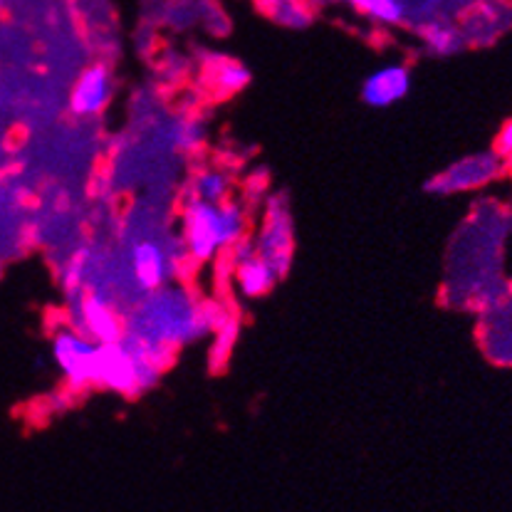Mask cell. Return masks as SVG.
<instances>
[{
    "instance_id": "cell-1",
    "label": "cell",
    "mask_w": 512,
    "mask_h": 512,
    "mask_svg": "<svg viewBox=\"0 0 512 512\" xmlns=\"http://www.w3.org/2000/svg\"><path fill=\"white\" fill-rule=\"evenodd\" d=\"M223 310L198 300L184 287H161L149 292L144 302L124 322V332L137 334L174 352L176 347L208 337L221 320Z\"/></svg>"
},
{
    "instance_id": "cell-2",
    "label": "cell",
    "mask_w": 512,
    "mask_h": 512,
    "mask_svg": "<svg viewBox=\"0 0 512 512\" xmlns=\"http://www.w3.org/2000/svg\"><path fill=\"white\" fill-rule=\"evenodd\" d=\"M248 213L243 203L228 201L206 203L186 198L181 206V245L193 265L216 263L223 253L245 238Z\"/></svg>"
},
{
    "instance_id": "cell-3",
    "label": "cell",
    "mask_w": 512,
    "mask_h": 512,
    "mask_svg": "<svg viewBox=\"0 0 512 512\" xmlns=\"http://www.w3.org/2000/svg\"><path fill=\"white\" fill-rule=\"evenodd\" d=\"M52 359L72 391L102 384V344L77 327H62L52 334Z\"/></svg>"
},
{
    "instance_id": "cell-4",
    "label": "cell",
    "mask_w": 512,
    "mask_h": 512,
    "mask_svg": "<svg viewBox=\"0 0 512 512\" xmlns=\"http://www.w3.org/2000/svg\"><path fill=\"white\" fill-rule=\"evenodd\" d=\"M102 384L104 389L122 396H139L149 391L159 381L164 369L151 362L146 354L129 347L124 339L112 344H102Z\"/></svg>"
},
{
    "instance_id": "cell-5",
    "label": "cell",
    "mask_w": 512,
    "mask_h": 512,
    "mask_svg": "<svg viewBox=\"0 0 512 512\" xmlns=\"http://www.w3.org/2000/svg\"><path fill=\"white\" fill-rule=\"evenodd\" d=\"M181 258H188L184 245H166L161 240H137L129 250V268L141 292H156L179 275Z\"/></svg>"
},
{
    "instance_id": "cell-6",
    "label": "cell",
    "mask_w": 512,
    "mask_h": 512,
    "mask_svg": "<svg viewBox=\"0 0 512 512\" xmlns=\"http://www.w3.org/2000/svg\"><path fill=\"white\" fill-rule=\"evenodd\" d=\"M231 273L235 290L245 300H258V297L268 295L275 282L280 280V273L273 268V263L263 258L255 243L245 238L231 248Z\"/></svg>"
},
{
    "instance_id": "cell-7",
    "label": "cell",
    "mask_w": 512,
    "mask_h": 512,
    "mask_svg": "<svg viewBox=\"0 0 512 512\" xmlns=\"http://www.w3.org/2000/svg\"><path fill=\"white\" fill-rule=\"evenodd\" d=\"M114 94V75L104 62H94L77 75L70 90V112L75 117H99L109 107Z\"/></svg>"
},
{
    "instance_id": "cell-8",
    "label": "cell",
    "mask_w": 512,
    "mask_h": 512,
    "mask_svg": "<svg viewBox=\"0 0 512 512\" xmlns=\"http://www.w3.org/2000/svg\"><path fill=\"white\" fill-rule=\"evenodd\" d=\"M75 305L77 329L80 332H85L97 344H112L122 339L124 320L114 310L112 302L104 300L97 292H90V295L77 297Z\"/></svg>"
},
{
    "instance_id": "cell-9",
    "label": "cell",
    "mask_w": 512,
    "mask_h": 512,
    "mask_svg": "<svg viewBox=\"0 0 512 512\" xmlns=\"http://www.w3.org/2000/svg\"><path fill=\"white\" fill-rule=\"evenodd\" d=\"M411 85H414V77L409 67L404 62H389L362 82V99L374 109L394 107L396 102L409 97Z\"/></svg>"
},
{
    "instance_id": "cell-10",
    "label": "cell",
    "mask_w": 512,
    "mask_h": 512,
    "mask_svg": "<svg viewBox=\"0 0 512 512\" xmlns=\"http://www.w3.org/2000/svg\"><path fill=\"white\" fill-rule=\"evenodd\" d=\"M255 248H258V253L263 258H268L273 263V268L280 275L287 273V265H290L292 258V226L285 206L270 203L268 211H265L263 228H260Z\"/></svg>"
},
{
    "instance_id": "cell-11",
    "label": "cell",
    "mask_w": 512,
    "mask_h": 512,
    "mask_svg": "<svg viewBox=\"0 0 512 512\" xmlns=\"http://www.w3.org/2000/svg\"><path fill=\"white\" fill-rule=\"evenodd\" d=\"M503 169H505V159L498 154V151L468 156V159L458 161L453 169H448L446 174L441 176L438 191L453 193V191H466V188L483 186L488 184V181H493L495 176L503 174Z\"/></svg>"
},
{
    "instance_id": "cell-12",
    "label": "cell",
    "mask_w": 512,
    "mask_h": 512,
    "mask_svg": "<svg viewBox=\"0 0 512 512\" xmlns=\"http://www.w3.org/2000/svg\"><path fill=\"white\" fill-rule=\"evenodd\" d=\"M421 43L431 52L433 57H451L456 52L463 50L466 43V35L461 28L446 23V20H438V23H428L421 28Z\"/></svg>"
},
{
    "instance_id": "cell-13",
    "label": "cell",
    "mask_w": 512,
    "mask_h": 512,
    "mask_svg": "<svg viewBox=\"0 0 512 512\" xmlns=\"http://www.w3.org/2000/svg\"><path fill=\"white\" fill-rule=\"evenodd\" d=\"M233 193V179L223 169H201L191 181V198L206 203H223Z\"/></svg>"
},
{
    "instance_id": "cell-14",
    "label": "cell",
    "mask_w": 512,
    "mask_h": 512,
    "mask_svg": "<svg viewBox=\"0 0 512 512\" xmlns=\"http://www.w3.org/2000/svg\"><path fill=\"white\" fill-rule=\"evenodd\" d=\"M342 3L357 10L359 15H364L372 23L384 25V28L401 25L406 18L404 0H342Z\"/></svg>"
},
{
    "instance_id": "cell-15",
    "label": "cell",
    "mask_w": 512,
    "mask_h": 512,
    "mask_svg": "<svg viewBox=\"0 0 512 512\" xmlns=\"http://www.w3.org/2000/svg\"><path fill=\"white\" fill-rule=\"evenodd\" d=\"M250 82V70L238 60H218L213 67V87L221 94H235L245 90Z\"/></svg>"
},
{
    "instance_id": "cell-16",
    "label": "cell",
    "mask_w": 512,
    "mask_h": 512,
    "mask_svg": "<svg viewBox=\"0 0 512 512\" xmlns=\"http://www.w3.org/2000/svg\"><path fill=\"white\" fill-rule=\"evenodd\" d=\"M87 258H90V250L82 248L77 250L70 258V263L65 265V273H62V287L70 295V300H77L82 297V287H85V273H87Z\"/></svg>"
},
{
    "instance_id": "cell-17",
    "label": "cell",
    "mask_w": 512,
    "mask_h": 512,
    "mask_svg": "<svg viewBox=\"0 0 512 512\" xmlns=\"http://www.w3.org/2000/svg\"><path fill=\"white\" fill-rule=\"evenodd\" d=\"M213 332H216V344H213V362L221 364V362H226L228 354H231L235 339H238L240 325L233 315L223 312L221 320H218L216 327H213Z\"/></svg>"
},
{
    "instance_id": "cell-18",
    "label": "cell",
    "mask_w": 512,
    "mask_h": 512,
    "mask_svg": "<svg viewBox=\"0 0 512 512\" xmlns=\"http://www.w3.org/2000/svg\"><path fill=\"white\" fill-rule=\"evenodd\" d=\"M495 151H498L503 159H508V156L512 154V119H508V122H505V127L500 129L498 139H495Z\"/></svg>"
},
{
    "instance_id": "cell-19",
    "label": "cell",
    "mask_w": 512,
    "mask_h": 512,
    "mask_svg": "<svg viewBox=\"0 0 512 512\" xmlns=\"http://www.w3.org/2000/svg\"><path fill=\"white\" fill-rule=\"evenodd\" d=\"M198 141H201V129H198L196 124H184V127H181V137L176 139V146H181V149H193V146H198Z\"/></svg>"
},
{
    "instance_id": "cell-20",
    "label": "cell",
    "mask_w": 512,
    "mask_h": 512,
    "mask_svg": "<svg viewBox=\"0 0 512 512\" xmlns=\"http://www.w3.org/2000/svg\"><path fill=\"white\" fill-rule=\"evenodd\" d=\"M505 169H508L510 174H512V154L508 156V159H505Z\"/></svg>"
},
{
    "instance_id": "cell-21",
    "label": "cell",
    "mask_w": 512,
    "mask_h": 512,
    "mask_svg": "<svg viewBox=\"0 0 512 512\" xmlns=\"http://www.w3.org/2000/svg\"><path fill=\"white\" fill-rule=\"evenodd\" d=\"M0 278H3V268H0Z\"/></svg>"
}]
</instances>
